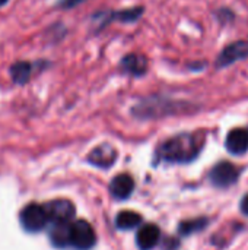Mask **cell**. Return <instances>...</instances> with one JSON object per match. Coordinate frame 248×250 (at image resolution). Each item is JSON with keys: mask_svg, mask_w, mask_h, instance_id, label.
<instances>
[{"mask_svg": "<svg viewBox=\"0 0 248 250\" xmlns=\"http://www.w3.org/2000/svg\"><path fill=\"white\" fill-rule=\"evenodd\" d=\"M248 56V42L247 41H237L224 48L218 59V66L225 67L228 64H232L238 60H243Z\"/></svg>", "mask_w": 248, "mask_h": 250, "instance_id": "cell-6", "label": "cell"}, {"mask_svg": "<svg viewBox=\"0 0 248 250\" xmlns=\"http://www.w3.org/2000/svg\"><path fill=\"white\" fill-rule=\"evenodd\" d=\"M121 67L132 75H143L148 69V60H146V57H143L140 54L132 53L123 59Z\"/></svg>", "mask_w": 248, "mask_h": 250, "instance_id": "cell-11", "label": "cell"}, {"mask_svg": "<svg viewBox=\"0 0 248 250\" xmlns=\"http://www.w3.org/2000/svg\"><path fill=\"white\" fill-rule=\"evenodd\" d=\"M10 76L13 79V82L23 85L29 81L31 76V64L26 62H18L15 64L10 66Z\"/></svg>", "mask_w": 248, "mask_h": 250, "instance_id": "cell-13", "label": "cell"}, {"mask_svg": "<svg viewBox=\"0 0 248 250\" xmlns=\"http://www.w3.org/2000/svg\"><path fill=\"white\" fill-rule=\"evenodd\" d=\"M142 223V217L134 212V211H121L117 218H115V224L120 230H130L137 227Z\"/></svg>", "mask_w": 248, "mask_h": 250, "instance_id": "cell-12", "label": "cell"}, {"mask_svg": "<svg viewBox=\"0 0 248 250\" xmlns=\"http://www.w3.org/2000/svg\"><path fill=\"white\" fill-rule=\"evenodd\" d=\"M238 179V170L234 164L222 161L213 167L210 171V180L218 188H228L234 185Z\"/></svg>", "mask_w": 248, "mask_h": 250, "instance_id": "cell-5", "label": "cell"}, {"mask_svg": "<svg viewBox=\"0 0 248 250\" xmlns=\"http://www.w3.org/2000/svg\"><path fill=\"white\" fill-rule=\"evenodd\" d=\"M67 242L77 250H89L95 245V233L88 221H75L67 231Z\"/></svg>", "mask_w": 248, "mask_h": 250, "instance_id": "cell-2", "label": "cell"}, {"mask_svg": "<svg viewBox=\"0 0 248 250\" xmlns=\"http://www.w3.org/2000/svg\"><path fill=\"white\" fill-rule=\"evenodd\" d=\"M48 218L45 208L37 204L28 205L22 212H20V223L25 230L28 231H39L45 227Z\"/></svg>", "mask_w": 248, "mask_h": 250, "instance_id": "cell-4", "label": "cell"}, {"mask_svg": "<svg viewBox=\"0 0 248 250\" xmlns=\"http://www.w3.org/2000/svg\"><path fill=\"white\" fill-rule=\"evenodd\" d=\"M82 1H85V0H61L58 4H60L61 7H75L76 4H79V3H82Z\"/></svg>", "mask_w": 248, "mask_h": 250, "instance_id": "cell-16", "label": "cell"}, {"mask_svg": "<svg viewBox=\"0 0 248 250\" xmlns=\"http://www.w3.org/2000/svg\"><path fill=\"white\" fill-rule=\"evenodd\" d=\"M142 13H143V9H142V7H133V9L121 10V12L117 15V18L121 19V21H126V22H132V21H136Z\"/></svg>", "mask_w": 248, "mask_h": 250, "instance_id": "cell-14", "label": "cell"}, {"mask_svg": "<svg viewBox=\"0 0 248 250\" xmlns=\"http://www.w3.org/2000/svg\"><path fill=\"white\" fill-rule=\"evenodd\" d=\"M159 237L161 231L155 224H145L136 234V243L140 250H151L158 245Z\"/></svg>", "mask_w": 248, "mask_h": 250, "instance_id": "cell-8", "label": "cell"}, {"mask_svg": "<svg viewBox=\"0 0 248 250\" xmlns=\"http://www.w3.org/2000/svg\"><path fill=\"white\" fill-rule=\"evenodd\" d=\"M241 211H243L246 215H248V195L244 196V199H243V202H241Z\"/></svg>", "mask_w": 248, "mask_h": 250, "instance_id": "cell-17", "label": "cell"}, {"mask_svg": "<svg viewBox=\"0 0 248 250\" xmlns=\"http://www.w3.org/2000/svg\"><path fill=\"white\" fill-rule=\"evenodd\" d=\"M227 149L234 155H243L248 151V129L237 127L231 130L225 142Z\"/></svg>", "mask_w": 248, "mask_h": 250, "instance_id": "cell-7", "label": "cell"}, {"mask_svg": "<svg viewBox=\"0 0 248 250\" xmlns=\"http://www.w3.org/2000/svg\"><path fill=\"white\" fill-rule=\"evenodd\" d=\"M205 226V221L203 220H196V221H189V223H183L180 226V231L184 233V234H190L196 230H200L202 227Z\"/></svg>", "mask_w": 248, "mask_h": 250, "instance_id": "cell-15", "label": "cell"}, {"mask_svg": "<svg viewBox=\"0 0 248 250\" xmlns=\"http://www.w3.org/2000/svg\"><path fill=\"white\" fill-rule=\"evenodd\" d=\"M115 158H117V152L111 145H99L88 157L91 164L96 167H102V168L113 166Z\"/></svg>", "mask_w": 248, "mask_h": 250, "instance_id": "cell-9", "label": "cell"}, {"mask_svg": "<svg viewBox=\"0 0 248 250\" xmlns=\"http://www.w3.org/2000/svg\"><path fill=\"white\" fill-rule=\"evenodd\" d=\"M6 1H7V0H0V6H3V4H4Z\"/></svg>", "mask_w": 248, "mask_h": 250, "instance_id": "cell-18", "label": "cell"}, {"mask_svg": "<svg viewBox=\"0 0 248 250\" xmlns=\"http://www.w3.org/2000/svg\"><path fill=\"white\" fill-rule=\"evenodd\" d=\"M48 221L54 223L56 226H66L72 221L75 215V207L67 199H56L48 202L45 207Z\"/></svg>", "mask_w": 248, "mask_h": 250, "instance_id": "cell-3", "label": "cell"}, {"mask_svg": "<svg viewBox=\"0 0 248 250\" xmlns=\"http://www.w3.org/2000/svg\"><path fill=\"white\" fill-rule=\"evenodd\" d=\"M200 149V144L193 135H178L161 146V157L167 161L186 163L193 160Z\"/></svg>", "mask_w": 248, "mask_h": 250, "instance_id": "cell-1", "label": "cell"}, {"mask_svg": "<svg viewBox=\"0 0 248 250\" xmlns=\"http://www.w3.org/2000/svg\"><path fill=\"white\" fill-rule=\"evenodd\" d=\"M133 189H134V182H133L132 176H129L126 173L115 176L110 185V192L117 199H127L132 195Z\"/></svg>", "mask_w": 248, "mask_h": 250, "instance_id": "cell-10", "label": "cell"}]
</instances>
